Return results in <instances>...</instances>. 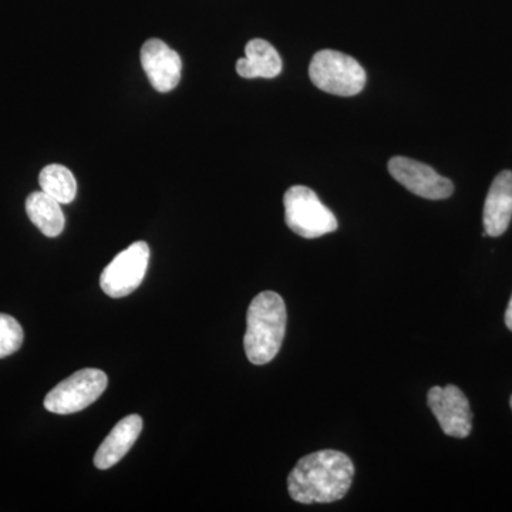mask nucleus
<instances>
[{
	"label": "nucleus",
	"mask_w": 512,
	"mask_h": 512,
	"mask_svg": "<svg viewBox=\"0 0 512 512\" xmlns=\"http://www.w3.org/2000/svg\"><path fill=\"white\" fill-rule=\"evenodd\" d=\"M355 477V466L346 454L322 450L301 458L288 477V491L301 504H329L342 500Z\"/></svg>",
	"instance_id": "obj_1"
},
{
	"label": "nucleus",
	"mask_w": 512,
	"mask_h": 512,
	"mask_svg": "<svg viewBox=\"0 0 512 512\" xmlns=\"http://www.w3.org/2000/svg\"><path fill=\"white\" fill-rule=\"evenodd\" d=\"M286 332V306L276 292L259 293L249 305L244 349L249 362L262 366L281 350Z\"/></svg>",
	"instance_id": "obj_2"
},
{
	"label": "nucleus",
	"mask_w": 512,
	"mask_h": 512,
	"mask_svg": "<svg viewBox=\"0 0 512 512\" xmlns=\"http://www.w3.org/2000/svg\"><path fill=\"white\" fill-rule=\"evenodd\" d=\"M309 77L322 92L352 97L365 89L366 72L352 56L336 50H320L313 56Z\"/></svg>",
	"instance_id": "obj_3"
},
{
	"label": "nucleus",
	"mask_w": 512,
	"mask_h": 512,
	"mask_svg": "<svg viewBox=\"0 0 512 512\" xmlns=\"http://www.w3.org/2000/svg\"><path fill=\"white\" fill-rule=\"evenodd\" d=\"M285 221L299 237L315 239L335 232L338 220L316 192L303 185H293L284 197Z\"/></svg>",
	"instance_id": "obj_4"
},
{
	"label": "nucleus",
	"mask_w": 512,
	"mask_h": 512,
	"mask_svg": "<svg viewBox=\"0 0 512 512\" xmlns=\"http://www.w3.org/2000/svg\"><path fill=\"white\" fill-rule=\"evenodd\" d=\"M107 375L99 369H82L57 384L45 399L46 410L55 414L82 412L107 389Z\"/></svg>",
	"instance_id": "obj_5"
},
{
	"label": "nucleus",
	"mask_w": 512,
	"mask_h": 512,
	"mask_svg": "<svg viewBox=\"0 0 512 512\" xmlns=\"http://www.w3.org/2000/svg\"><path fill=\"white\" fill-rule=\"evenodd\" d=\"M150 248L147 242H134L120 252L100 275V286L110 298L120 299L136 291L147 274Z\"/></svg>",
	"instance_id": "obj_6"
},
{
	"label": "nucleus",
	"mask_w": 512,
	"mask_h": 512,
	"mask_svg": "<svg viewBox=\"0 0 512 512\" xmlns=\"http://www.w3.org/2000/svg\"><path fill=\"white\" fill-rule=\"evenodd\" d=\"M427 404L439 421L441 430L454 439H466L473 429V413L466 394L454 384L431 387Z\"/></svg>",
	"instance_id": "obj_7"
},
{
	"label": "nucleus",
	"mask_w": 512,
	"mask_h": 512,
	"mask_svg": "<svg viewBox=\"0 0 512 512\" xmlns=\"http://www.w3.org/2000/svg\"><path fill=\"white\" fill-rule=\"evenodd\" d=\"M389 173L397 183L402 184L417 197L426 200H446L454 192V184L441 177L430 165L406 157H393L387 164Z\"/></svg>",
	"instance_id": "obj_8"
},
{
	"label": "nucleus",
	"mask_w": 512,
	"mask_h": 512,
	"mask_svg": "<svg viewBox=\"0 0 512 512\" xmlns=\"http://www.w3.org/2000/svg\"><path fill=\"white\" fill-rule=\"evenodd\" d=\"M141 64L151 86L160 93H168L178 86L181 80L183 62L181 57L163 40H147L141 49Z\"/></svg>",
	"instance_id": "obj_9"
},
{
	"label": "nucleus",
	"mask_w": 512,
	"mask_h": 512,
	"mask_svg": "<svg viewBox=\"0 0 512 512\" xmlns=\"http://www.w3.org/2000/svg\"><path fill=\"white\" fill-rule=\"evenodd\" d=\"M512 220V171L494 178L484 204V237H500Z\"/></svg>",
	"instance_id": "obj_10"
},
{
	"label": "nucleus",
	"mask_w": 512,
	"mask_h": 512,
	"mask_svg": "<svg viewBox=\"0 0 512 512\" xmlns=\"http://www.w3.org/2000/svg\"><path fill=\"white\" fill-rule=\"evenodd\" d=\"M141 430H143V419L138 414H131L120 420L97 450L94 466L99 470H109L116 466L136 444Z\"/></svg>",
	"instance_id": "obj_11"
},
{
	"label": "nucleus",
	"mask_w": 512,
	"mask_h": 512,
	"mask_svg": "<svg viewBox=\"0 0 512 512\" xmlns=\"http://www.w3.org/2000/svg\"><path fill=\"white\" fill-rule=\"evenodd\" d=\"M282 72V59L271 43L254 39L245 47L244 59L237 62V73L244 79H274Z\"/></svg>",
	"instance_id": "obj_12"
},
{
	"label": "nucleus",
	"mask_w": 512,
	"mask_h": 512,
	"mask_svg": "<svg viewBox=\"0 0 512 512\" xmlns=\"http://www.w3.org/2000/svg\"><path fill=\"white\" fill-rule=\"evenodd\" d=\"M28 217L42 234L55 238L62 234L66 220L60 202L47 195L46 192H33L26 200Z\"/></svg>",
	"instance_id": "obj_13"
},
{
	"label": "nucleus",
	"mask_w": 512,
	"mask_h": 512,
	"mask_svg": "<svg viewBox=\"0 0 512 512\" xmlns=\"http://www.w3.org/2000/svg\"><path fill=\"white\" fill-rule=\"evenodd\" d=\"M42 191L60 204H70L76 198L77 183L72 171L63 165L52 164L43 168L39 175Z\"/></svg>",
	"instance_id": "obj_14"
},
{
	"label": "nucleus",
	"mask_w": 512,
	"mask_h": 512,
	"mask_svg": "<svg viewBox=\"0 0 512 512\" xmlns=\"http://www.w3.org/2000/svg\"><path fill=\"white\" fill-rule=\"evenodd\" d=\"M23 345V329L18 320L0 313V359L18 352Z\"/></svg>",
	"instance_id": "obj_15"
},
{
	"label": "nucleus",
	"mask_w": 512,
	"mask_h": 512,
	"mask_svg": "<svg viewBox=\"0 0 512 512\" xmlns=\"http://www.w3.org/2000/svg\"><path fill=\"white\" fill-rule=\"evenodd\" d=\"M505 325L512 332V296L510 303H508L507 312H505Z\"/></svg>",
	"instance_id": "obj_16"
},
{
	"label": "nucleus",
	"mask_w": 512,
	"mask_h": 512,
	"mask_svg": "<svg viewBox=\"0 0 512 512\" xmlns=\"http://www.w3.org/2000/svg\"><path fill=\"white\" fill-rule=\"evenodd\" d=\"M511 409H512V396H511Z\"/></svg>",
	"instance_id": "obj_17"
}]
</instances>
